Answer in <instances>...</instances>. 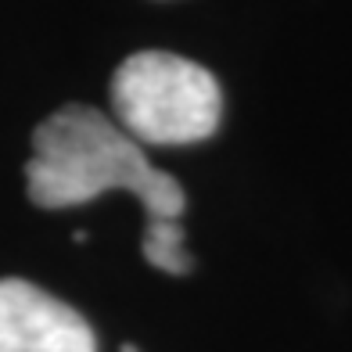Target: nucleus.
<instances>
[{"label": "nucleus", "instance_id": "f257e3e1", "mask_svg": "<svg viewBox=\"0 0 352 352\" xmlns=\"http://www.w3.org/2000/svg\"><path fill=\"white\" fill-rule=\"evenodd\" d=\"M25 190L40 209H72L108 190H130L148 219H180L187 209L184 187L155 169L116 119L90 104H65L36 126Z\"/></svg>", "mask_w": 352, "mask_h": 352}, {"label": "nucleus", "instance_id": "f03ea898", "mask_svg": "<svg viewBox=\"0 0 352 352\" xmlns=\"http://www.w3.org/2000/svg\"><path fill=\"white\" fill-rule=\"evenodd\" d=\"M116 122L140 148H180L219 130L223 94L209 69L169 51L130 54L111 76Z\"/></svg>", "mask_w": 352, "mask_h": 352}, {"label": "nucleus", "instance_id": "7ed1b4c3", "mask_svg": "<svg viewBox=\"0 0 352 352\" xmlns=\"http://www.w3.org/2000/svg\"><path fill=\"white\" fill-rule=\"evenodd\" d=\"M0 352H98V338L72 306L8 277L0 280Z\"/></svg>", "mask_w": 352, "mask_h": 352}, {"label": "nucleus", "instance_id": "20e7f679", "mask_svg": "<svg viewBox=\"0 0 352 352\" xmlns=\"http://www.w3.org/2000/svg\"><path fill=\"white\" fill-rule=\"evenodd\" d=\"M144 255L148 263L166 270V274H187L190 270V259L184 252V227L180 219H148L144 227Z\"/></svg>", "mask_w": 352, "mask_h": 352}]
</instances>
